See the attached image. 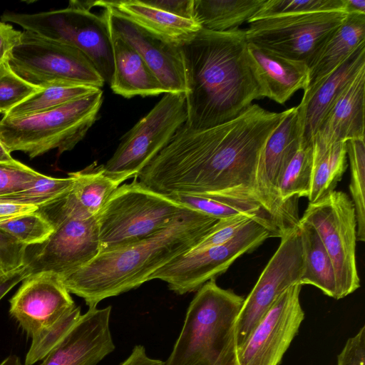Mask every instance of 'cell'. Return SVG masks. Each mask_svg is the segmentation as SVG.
<instances>
[{"mask_svg": "<svg viewBox=\"0 0 365 365\" xmlns=\"http://www.w3.org/2000/svg\"><path fill=\"white\" fill-rule=\"evenodd\" d=\"M187 118L193 130L229 121L264 97L247 52L245 30L201 29L180 45Z\"/></svg>", "mask_w": 365, "mask_h": 365, "instance_id": "obj_2", "label": "cell"}, {"mask_svg": "<svg viewBox=\"0 0 365 365\" xmlns=\"http://www.w3.org/2000/svg\"><path fill=\"white\" fill-rule=\"evenodd\" d=\"M0 230L29 247L44 242L54 227L38 210L0 225Z\"/></svg>", "mask_w": 365, "mask_h": 365, "instance_id": "obj_36", "label": "cell"}, {"mask_svg": "<svg viewBox=\"0 0 365 365\" xmlns=\"http://www.w3.org/2000/svg\"><path fill=\"white\" fill-rule=\"evenodd\" d=\"M30 276L26 265L0 275V299L19 282Z\"/></svg>", "mask_w": 365, "mask_h": 365, "instance_id": "obj_46", "label": "cell"}, {"mask_svg": "<svg viewBox=\"0 0 365 365\" xmlns=\"http://www.w3.org/2000/svg\"><path fill=\"white\" fill-rule=\"evenodd\" d=\"M351 181L349 190L356 217V240L365 241V143L364 139L346 141Z\"/></svg>", "mask_w": 365, "mask_h": 365, "instance_id": "obj_33", "label": "cell"}, {"mask_svg": "<svg viewBox=\"0 0 365 365\" xmlns=\"http://www.w3.org/2000/svg\"><path fill=\"white\" fill-rule=\"evenodd\" d=\"M365 66V44L313 88L304 91L298 105L303 140L312 142L322 120L343 90Z\"/></svg>", "mask_w": 365, "mask_h": 365, "instance_id": "obj_22", "label": "cell"}, {"mask_svg": "<svg viewBox=\"0 0 365 365\" xmlns=\"http://www.w3.org/2000/svg\"><path fill=\"white\" fill-rule=\"evenodd\" d=\"M345 11L283 14L248 21V43L310 65L330 35L345 21Z\"/></svg>", "mask_w": 365, "mask_h": 365, "instance_id": "obj_11", "label": "cell"}, {"mask_svg": "<svg viewBox=\"0 0 365 365\" xmlns=\"http://www.w3.org/2000/svg\"><path fill=\"white\" fill-rule=\"evenodd\" d=\"M94 6H110L147 31L180 46L202 29L194 20L167 13L143 1H96Z\"/></svg>", "mask_w": 365, "mask_h": 365, "instance_id": "obj_25", "label": "cell"}, {"mask_svg": "<svg viewBox=\"0 0 365 365\" xmlns=\"http://www.w3.org/2000/svg\"><path fill=\"white\" fill-rule=\"evenodd\" d=\"M94 1H70L65 9L34 14L5 11L1 21L14 23L41 36L80 50L110 85L113 73V46L106 18L91 11Z\"/></svg>", "mask_w": 365, "mask_h": 365, "instance_id": "obj_6", "label": "cell"}, {"mask_svg": "<svg viewBox=\"0 0 365 365\" xmlns=\"http://www.w3.org/2000/svg\"><path fill=\"white\" fill-rule=\"evenodd\" d=\"M26 257L30 276L50 272L69 274L91 262L100 251L98 214L88 218H70L54 227L51 235L34 245Z\"/></svg>", "mask_w": 365, "mask_h": 365, "instance_id": "obj_16", "label": "cell"}, {"mask_svg": "<svg viewBox=\"0 0 365 365\" xmlns=\"http://www.w3.org/2000/svg\"><path fill=\"white\" fill-rule=\"evenodd\" d=\"M103 102L96 92L43 112L0 120V140L7 150L22 151L31 158L57 149L72 150L96 122Z\"/></svg>", "mask_w": 365, "mask_h": 365, "instance_id": "obj_5", "label": "cell"}, {"mask_svg": "<svg viewBox=\"0 0 365 365\" xmlns=\"http://www.w3.org/2000/svg\"><path fill=\"white\" fill-rule=\"evenodd\" d=\"M215 279L197 290L164 365H236L235 322L245 298Z\"/></svg>", "mask_w": 365, "mask_h": 365, "instance_id": "obj_4", "label": "cell"}, {"mask_svg": "<svg viewBox=\"0 0 365 365\" xmlns=\"http://www.w3.org/2000/svg\"><path fill=\"white\" fill-rule=\"evenodd\" d=\"M145 4L173 15L193 19L194 0H148Z\"/></svg>", "mask_w": 365, "mask_h": 365, "instance_id": "obj_43", "label": "cell"}, {"mask_svg": "<svg viewBox=\"0 0 365 365\" xmlns=\"http://www.w3.org/2000/svg\"><path fill=\"white\" fill-rule=\"evenodd\" d=\"M280 235L272 222L254 218L227 242L185 253L158 269L150 280L166 282L178 294L197 291L225 273L238 257L252 252L266 239Z\"/></svg>", "mask_w": 365, "mask_h": 365, "instance_id": "obj_9", "label": "cell"}, {"mask_svg": "<svg viewBox=\"0 0 365 365\" xmlns=\"http://www.w3.org/2000/svg\"><path fill=\"white\" fill-rule=\"evenodd\" d=\"M74 179L72 188L60 198L38 207L53 226L70 218H88L98 215L106 202L122 182L108 175L102 165L92 163L86 168L69 173Z\"/></svg>", "mask_w": 365, "mask_h": 365, "instance_id": "obj_20", "label": "cell"}, {"mask_svg": "<svg viewBox=\"0 0 365 365\" xmlns=\"http://www.w3.org/2000/svg\"><path fill=\"white\" fill-rule=\"evenodd\" d=\"M302 139V123L297 106L289 108L283 121L270 135L257 168V197L281 235L295 227L300 219L298 210L281 201L278 185L284 169L299 148Z\"/></svg>", "mask_w": 365, "mask_h": 365, "instance_id": "obj_14", "label": "cell"}, {"mask_svg": "<svg viewBox=\"0 0 365 365\" xmlns=\"http://www.w3.org/2000/svg\"><path fill=\"white\" fill-rule=\"evenodd\" d=\"M0 140V163L12 164L17 163Z\"/></svg>", "mask_w": 365, "mask_h": 365, "instance_id": "obj_49", "label": "cell"}, {"mask_svg": "<svg viewBox=\"0 0 365 365\" xmlns=\"http://www.w3.org/2000/svg\"><path fill=\"white\" fill-rule=\"evenodd\" d=\"M81 315L80 307L76 306L53 325L32 337L24 365H33L43 360L68 333Z\"/></svg>", "mask_w": 365, "mask_h": 365, "instance_id": "obj_35", "label": "cell"}, {"mask_svg": "<svg viewBox=\"0 0 365 365\" xmlns=\"http://www.w3.org/2000/svg\"><path fill=\"white\" fill-rule=\"evenodd\" d=\"M103 8L109 31L138 52L167 92L185 93V71L180 46L147 31L110 6Z\"/></svg>", "mask_w": 365, "mask_h": 365, "instance_id": "obj_18", "label": "cell"}, {"mask_svg": "<svg viewBox=\"0 0 365 365\" xmlns=\"http://www.w3.org/2000/svg\"><path fill=\"white\" fill-rule=\"evenodd\" d=\"M42 175L19 161L0 163V196L31 187Z\"/></svg>", "mask_w": 365, "mask_h": 365, "instance_id": "obj_39", "label": "cell"}, {"mask_svg": "<svg viewBox=\"0 0 365 365\" xmlns=\"http://www.w3.org/2000/svg\"><path fill=\"white\" fill-rule=\"evenodd\" d=\"M101 88L77 83H60L43 87L4 115L18 118L50 110L78 99Z\"/></svg>", "mask_w": 365, "mask_h": 365, "instance_id": "obj_32", "label": "cell"}, {"mask_svg": "<svg viewBox=\"0 0 365 365\" xmlns=\"http://www.w3.org/2000/svg\"><path fill=\"white\" fill-rule=\"evenodd\" d=\"M217 219L185 208L166 227L128 246L99 252L75 272L59 277L69 293L88 307L135 289L158 269L189 252L210 232Z\"/></svg>", "mask_w": 365, "mask_h": 365, "instance_id": "obj_3", "label": "cell"}, {"mask_svg": "<svg viewBox=\"0 0 365 365\" xmlns=\"http://www.w3.org/2000/svg\"><path fill=\"white\" fill-rule=\"evenodd\" d=\"M0 114H1V113H0Z\"/></svg>", "mask_w": 365, "mask_h": 365, "instance_id": "obj_51", "label": "cell"}, {"mask_svg": "<svg viewBox=\"0 0 365 365\" xmlns=\"http://www.w3.org/2000/svg\"><path fill=\"white\" fill-rule=\"evenodd\" d=\"M312 168V144L302 139L299 148L284 169L279 181L278 193L284 204L298 210V198L308 197Z\"/></svg>", "mask_w": 365, "mask_h": 365, "instance_id": "obj_30", "label": "cell"}, {"mask_svg": "<svg viewBox=\"0 0 365 365\" xmlns=\"http://www.w3.org/2000/svg\"><path fill=\"white\" fill-rule=\"evenodd\" d=\"M11 69L29 83L41 88L77 83L101 88L104 80L91 61L78 48L29 31L12 51Z\"/></svg>", "mask_w": 365, "mask_h": 365, "instance_id": "obj_10", "label": "cell"}, {"mask_svg": "<svg viewBox=\"0 0 365 365\" xmlns=\"http://www.w3.org/2000/svg\"><path fill=\"white\" fill-rule=\"evenodd\" d=\"M335 11H344V0H265L251 20L283 14Z\"/></svg>", "mask_w": 365, "mask_h": 365, "instance_id": "obj_37", "label": "cell"}, {"mask_svg": "<svg viewBox=\"0 0 365 365\" xmlns=\"http://www.w3.org/2000/svg\"><path fill=\"white\" fill-rule=\"evenodd\" d=\"M22 32L9 23L0 21V65L9 60L14 48L20 43Z\"/></svg>", "mask_w": 365, "mask_h": 365, "instance_id": "obj_44", "label": "cell"}, {"mask_svg": "<svg viewBox=\"0 0 365 365\" xmlns=\"http://www.w3.org/2000/svg\"><path fill=\"white\" fill-rule=\"evenodd\" d=\"M28 247L0 230V275L25 264Z\"/></svg>", "mask_w": 365, "mask_h": 365, "instance_id": "obj_41", "label": "cell"}, {"mask_svg": "<svg viewBox=\"0 0 365 365\" xmlns=\"http://www.w3.org/2000/svg\"><path fill=\"white\" fill-rule=\"evenodd\" d=\"M247 52L264 97L279 104L309 83L306 63L291 60L247 42Z\"/></svg>", "mask_w": 365, "mask_h": 365, "instance_id": "obj_23", "label": "cell"}, {"mask_svg": "<svg viewBox=\"0 0 365 365\" xmlns=\"http://www.w3.org/2000/svg\"><path fill=\"white\" fill-rule=\"evenodd\" d=\"M254 218L258 217L247 215H237L218 220L207 235L190 252H195L227 242Z\"/></svg>", "mask_w": 365, "mask_h": 365, "instance_id": "obj_40", "label": "cell"}, {"mask_svg": "<svg viewBox=\"0 0 365 365\" xmlns=\"http://www.w3.org/2000/svg\"><path fill=\"white\" fill-rule=\"evenodd\" d=\"M364 44L365 14H348L309 66V83L305 91L317 85Z\"/></svg>", "mask_w": 365, "mask_h": 365, "instance_id": "obj_26", "label": "cell"}, {"mask_svg": "<svg viewBox=\"0 0 365 365\" xmlns=\"http://www.w3.org/2000/svg\"><path fill=\"white\" fill-rule=\"evenodd\" d=\"M9 302L10 314L31 338L76 307L59 276L50 272L26 278Z\"/></svg>", "mask_w": 365, "mask_h": 365, "instance_id": "obj_17", "label": "cell"}, {"mask_svg": "<svg viewBox=\"0 0 365 365\" xmlns=\"http://www.w3.org/2000/svg\"><path fill=\"white\" fill-rule=\"evenodd\" d=\"M346 142L337 143L324 153L313 155L309 203H315L334 190L346 168Z\"/></svg>", "mask_w": 365, "mask_h": 365, "instance_id": "obj_31", "label": "cell"}, {"mask_svg": "<svg viewBox=\"0 0 365 365\" xmlns=\"http://www.w3.org/2000/svg\"><path fill=\"white\" fill-rule=\"evenodd\" d=\"M265 0H194L193 19L202 29L225 32L250 21Z\"/></svg>", "mask_w": 365, "mask_h": 365, "instance_id": "obj_29", "label": "cell"}, {"mask_svg": "<svg viewBox=\"0 0 365 365\" xmlns=\"http://www.w3.org/2000/svg\"><path fill=\"white\" fill-rule=\"evenodd\" d=\"M0 365H23L19 358L16 355H11L5 359Z\"/></svg>", "mask_w": 365, "mask_h": 365, "instance_id": "obj_50", "label": "cell"}, {"mask_svg": "<svg viewBox=\"0 0 365 365\" xmlns=\"http://www.w3.org/2000/svg\"><path fill=\"white\" fill-rule=\"evenodd\" d=\"M185 208L135 178L118 187L98 213L99 252L122 248L155 234Z\"/></svg>", "mask_w": 365, "mask_h": 365, "instance_id": "obj_7", "label": "cell"}, {"mask_svg": "<svg viewBox=\"0 0 365 365\" xmlns=\"http://www.w3.org/2000/svg\"><path fill=\"white\" fill-rule=\"evenodd\" d=\"M299 220L314 227L330 257L336 277V299L359 289L357 223L354 203L347 194L334 190L321 200L309 203Z\"/></svg>", "mask_w": 365, "mask_h": 365, "instance_id": "obj_12", "label": "cell"}, {"mask_svg": "<svg viewBox=\"0 0 365 365\" xmlns=\"http://www.w3.org/2000/svg\"><path fill=\"white\" fill-rule=\"evenodd\" d=\"M302 285L287 288L236 351V365H279L304 319Z\"/></svg>", "mask_w": 365, "mask_h": 365, "instance_id": "obj_15", "label": "cell"}, {"mask_svg": "<svg viewBox=\"0 0 365 365\" xmlns=\"http://www.w3.org/2000/svg\"><path fill=\"white\" fill-rule=\"evenodd\" d=\"M288 111L272 112L252 104L235 118L212 128L193 130L185 123L136 178L168 196L227 192L258 200V164L268 139Z\"/></svg>", "mask_w": 365, "mask_h": 365, "instance_id": "obj_1", "label": "cell"}, {"mask_svg": "<svg viewBox=\"0 0 365 365\" xmlns=\"http://www.w3.org/2000/svg\"><path fill=\"white\" fill-rule=\"evenodd\" d=\"M111 307H88L40 365H97L115 349Z\"/></svg>", "mask_w": 365, "mask_h": 365, "instance_id": "obj_19", "label": "cell"}, {"mask_svg": "<svg viewBox=\"0 0 365 365\" xmlns=\"http://www.w3.org/2000/svg\"><path fill=\"white\" fill-rule=\"evenodd\" d=\"M303 269L299 284H310L336 299V284L334 267L317 232L311 225L299 220Z\"/></svg>", "mask_w": 365, "mask_h": 365, "instance_id": "obj_28", "label": "cell"}, {"mask_svg": "<svg viewBox=\"0 0 365 365\" xmlns=\"http://www.w3.org/2000/svg\"><path fill=\"white\" fill-rule=\"evenodd\" d=\"M165 362L150 358L146 353L145 348L142 345L133 347L128 357L120 365H164Z\"/></svg>", "mask_w": 365, "mask_h": 365, "instance_id": "obj_47", "label": "cell"}, {"mask_svg": "<svg viewBox=\"0 0 365 365\" xmlns=\"http://www.w3.org/2000/svg\"><path fill=\"white\" fill-rule=\"evenodd\" d=\"M38 209L33 205L0 202V225L33 212Z\"/></svg>", "mask_w": 365, "mask_h": 365, "instance_id": "obj_45", "label": "cell"}, {"mask_svg": "<svg viewBox=\"0 0 365 365\" xmlns=\"http://www.w3.org/2000/svg\"><path fill=\"white\" fill-rule=\"evenodd\" d=\"M110 35L113 53L112 91L128 98L167 93L138 52L120 36L110 31Z\"/></svg>", "mask_w": 365, "mask_h": 365, "instance_id": "obj_24", "label": "cell"}, {"mask_svg": "<svg viewBox=\"0 0 365 365\" xmlns=\"http://www.w3.org/2000/svg\"><path fill=\"white\" fill-rule=\"evenodd\" d=\"M183 93H167L120 140L105 173L122 182L137 178L187 121Z\"/></svg>", "mask_w": 365, "mask_h": 365, "instance_id": "obj_8", "label": "cell"}, {"mask_svg": "<svg viewBox=\"0 0 365 365\" xmlns=\"http://www.w3.org/2000/svg\"><path fill=\"white\" fill-rule=\"evenodd\" d=\"M280 244L245 298L235 322L236 351L287 288L299 284L303 255L298 225L284 232Z\"/></svg>", "mask_w": 365, "mask_h": 365, "instance_id": "obj_13", "label": "cell"}, {"mask_svg": "<svg viewBox=\"0 0 365 365\" xmlns=\"http://www.w3.org/2000/svg\"><path fill=\"white\" fill-rule=\"evenodd\" d=\"M42 88L19 76L11 69L9 61L4 62L0 65V113L5 115Z\"/></svg>", "mask_w": 365, "mask_h": 365, "instance_id": "obj_38", "label": "cell"}, {"mask_svg": "<svg viewBox=\"0 0 365 365\" xmlns=\"http://www.w3.org/2000/svg\"><path fill=\"white\" fill-rule=\"evenodd\" d=\"M344 11L347 14H365V0H344Z\"/></svg>", "mask_w": 365, "mask_h": 365, "instance_id": "obj_48", "label": "cell"}, {"mask_svg": "<svg viewBox=\"0 0 365 365\" xmlns=\"http://www.w3.org/2000/svg\"><path fill=\"white\" fill-rule=\"evenodd\" d=\"M365 66L336 98L312 142L313 154L352 139H364Z\"/></svg>", "mask_w": 365, "mask_h": 365, "instance_id": "obj_21", "label": "cell"}, {"mask_svg": "<svg viewBox=\"0 0 365 365\" xmlns=\"http://www.w3.org/2000/svg\"><path fill=\"white\" fill-rule=\"evenodd\" d=\"M75 179L56 178L42 175L31 187L11 194L0 196V202L33 205L38 207L50 204L68 192Z\"/></svg>", "mask_w": 365, "mask_h": 365, "instance_id": "obj_34", "label": "cell"}, {"mask_svg": "<svg viewBox=\"0 0 365 365\" xmlns=\"http://www.w3.org/2000/svg\"><path fill=\"white\" fill-rule=\"evenodd\" d=\"M337 365H365V326L346 341L337 356Z\"/></svg>", "mask_w": 365, "mask_h": 365, "instance_id": "obj_42", "label": "cell"}, {"mask_svg": "<svg viewBox=\"0 0 365 365\" xmlns=\"http://www.w3.org/2000/svg\"><path fill=\"white\" fill-rule=\"evenodd\" d=\"M168 196L187 208L217 220L237 215H247L270 221L275 225L270 215L258 200L252 197L227 192L173 194Z\"/></svg>", "mask_w": 365, "mask_h": 365, "instance_id": "obj_27", "label": "cell"}]
</instances>
